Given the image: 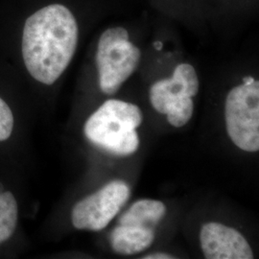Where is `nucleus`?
I'll use <instances>...</instances> for the list:
<instances>
[{
    "label": "nucleus",
    "mask_w": 259,
    "mask_h": 259,
    "mask_svg": "<svg viewBox=\"0 0 259 259\" xmlns=\"http://www.w3.org/2000/svg\"><path fill=\"white\" fill-rule=\"evenodd\" d=\"M79 41L74 14L62 3L35 10L24 19L20 51L29 75L38 83L51 85L70 65Z\"/></svg>",
    "instance_id": "obj_1"
},
{
    "label": "nucleus",
    "mask_w": 259,
    "mask_h": 259,
    "mask_svg": "<svg viewBox=\"0 0 259 259\" xmlns=\"http://www.w3.org/2000/svg\"><path fill=\"white\" fill-rule=\"evenodd\" d=\"M142 119V112L137 105L111 99L91 115L83 132L87 139L103 150L116 156H130L139 149L136 129Z\"/></svg>",
    "instance_id": "obj_2"
},
{
    "label": "nucleus",
    "mask_w": 259,
    "mask_h": 259,
    "mask_svg": "<svg viewBox=\"0 0 259 259\" xmlns=\"http://www.w3.org/2000/svg\"><path fill=\"white\" fill-rule=\"evenodd\" d=\"M140 58L139 47L130 41L129 33L125 28H109L104 31L95 58L103 93L109 95L117 93L136 71Z\"/></svg>",
    "instance_id": "obj_3"
},
{
    "label": "nucleus",
    "mask_w": 259,
    "mask_h": 259,
    "mask_svg": "<svg viewBox=\"0 0 259 259\" xmlns=\"http://www.w3.org/2000/svg\"><path fill=\"white\" fill-rule=\"evenodd\" d=\"M227 131L232 142L246 152L259 150V83L233 88L226 100Z\"/></svg>",
    "instance_id": "obj_4"
},
{
    "label": "nucleus",
    "mask_w": 259,
    "mask_h": 259,
    "mask_svg": "<svg viewBox=\"0 0 259 259\" xmlns=\"http://www.w3.org/2000/svg\"><path fill=\"white\" fill-rule=\"evenodd\" d=\"M131 189L123 181H113L75 204L71 221L75 229L104 230L129 200Z\"/></svg>",
    "instance_id": "obj_5"
},
{
    "label": "nucleus",
    "mask_w": 259,
    "mask_h": 259,
    "mask_svg": "<svg viewBox=\"0 0 259 259\" xmlns=\"http://www.w3.org/2000/svg\"><path fill=\"white\" fill-rule=\"evenodd\" d=\"M200 242L205 258H253L251 248L240 232L220 223L204 225Z\"/></svg>",
    "instance_id": "obj_6"
},
{
    "label": "nucleus",
    "mask_w": 259,
    "mask_h": 259,
    "mask_svg": "<svg viewBox=\"0 0 259 259\" xmlns=\"http://www.w3.org/2000/svg\"><path fill=\"white\" fill-rule=\"evenodd\" d=\"M199 79L192 65H178L172 78L157 81L150 89V101L159 113L166 114L168 106L180 98L194 97L199 91Z\"/></svg>",
    "instance_id": "obj_7"
},
{
    "label": "nucleus",
    "mask_w": 259,
    "mask_h": 259,
    "mask_svg": "<svg viewBox=\"0 0 259 259\" xmlns=\"http://www.w3.org/2000/svg\"><path fill=\"white\" fill-rule=\"evenodd\" d=\"M154 240V230L134 226L119 225L111 234L112 249L124 255L136 254L148 249Z\"/></svg>",
    "instance_id": "obj_8"
},
{
    "label": "nucleus",
    "mask_w": 259,
    "mask_h": 259,
    "mask_svg": "<svg viewBox=\"0 0 259 259\" xmlns=\"http://www.w3.org/2000/svg\"><path fill=\"white\" fill-rule=\"evenodd\" d=\"M166 213V206L160 201L143 199L137 201L121 216L119 225L154 230Z\"/></svg>",
    "instance_id": "obj_9"
},
{
    "label": "nucleus",
    "mask_w": 259,
    "mask_h": 259,
    "mask_svg": "<svg viewBox=\"0 0 259 259\" xmlns=\"http://www.w3.org/2000/svg\"><path fill=\"white\" fill-rule=\"evenodd\" d=\"M19 220V205L11 191L0 192V246L16 232Z\"/></svg>",
    "instance_id": "obj_10"
},
{
    "label": "nucleus",
    "mask_w": 259,
    "mask_h": 259,
    "mask_svg": "<svg viewBox=\"0 0 259 259\" xmlns=\"http://www.w3.org/2000/svg\"><path fill=\"white\" fill-rule=\"evenodd\" d=\"M193 110L194 104L192 98L185 97L177 99L168 106L167 120L172 126L181 128L191 119Z\"/></svg>",
    "instance_id": "obj_11"
},
{
    "label": "nucleus",
    "mask_w": 259,
    "mask_h": 259,
    "mask_svg": "<svg viewBox=\"0 0 259 259\" xmlns=\"http://www.w3.org/2000/svg\"><path fill=\"white\" fill-rule=\"evenodd\" d=\"M15 126L14 113L9 105L0 97V142L9 139Z\"/></svg>",
    "instance_id": "obj_12"
},
{
    "label": "nucleus",
    "mask_w": 259,
    "mask_h": 259,
    "mask_svg": "<svg viewBox=\"0 0 259 259\" xmlns=\"http://www.w3.org/2000/svg\"><path fill=\"white\" fill-rule=\"evenodd\" d=\"M143 259H173L176 258L174 256H172L171 254H167V253H163V252H157V253H153V254H149L144 257Z\"/></svg>",
    "instance_id": "obj_13"
},
{
    "label": "nucleus",
    "mask_w": 259,
    "mask_h": 259,
    "mask_svg": "<svg viewBox=\"0 0 259 259\" xmlns=\"http://www.w3.org/2000/svg\"><path fill=\"white\" fill-rule=\"evenodd\" d=\"M155 47L157 48V50H160L162 47V44L160 41H157V42H155Z\"/></svg>",
    "instance_id": "obj_14"
}]
</instances>
